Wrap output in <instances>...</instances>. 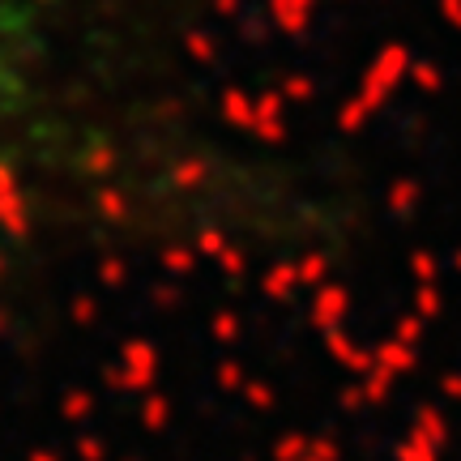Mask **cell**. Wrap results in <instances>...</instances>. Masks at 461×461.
<instances>
[{
    "mask_svg": "<svg viewBox=\"0 0 461 461\" xmlns=\"http://www.w3.org/2000/svg\"><path fill=\"white\" fill-rule=\"evenodd\" d=\"M95 0H0V214L65 210L95 171L77 51Z\"/></svg>",
    "mask_w": 461,
    "mask_h": 461,
    "instance_id": "obj_1",
    "label": "cell"
}]
</instances>
